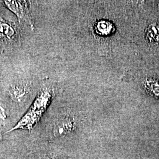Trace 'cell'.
<instances>
[{"instance_id":"9","label":"cell","mask_w":159,"mask_h":159,"mask_svg":"<svg viewBox=\"0 0 159 159\" xmlns=\"http://www.w3.org/2000/svg\"><path fill=\"white\" fill-rule=\"evenodd\" d=\"M30 159H56L54 157L49 156L48 154H37L33 156Z\"/></svg>"},{"instance_id":"10","label":"cell","mask_w":159,"mask_h":159,"mask_svg":"<svg viewBox=\"0 0 159 159\" xmlns=\"http://www.w3.org/2000/svg\"><path fill=\"white\" fill-rule=\"evenodd\" d=\"M2 140V136H1V134H0V141Z\"/></svg>"},{"instance_id":"3","label":"cell","mask_w":159,"mask_h":159,"mask_svg":"<svg viewBox=\"0 0 159 159\" xmlns=\"http://www.w3.org/2000/svg\"><path fill=\"white\" fill-rule=\"evenodd\" d=\"M75 129L74 120L69 116L62 117L56 123L53 133L56 137H63L67 136Z\"/></svg>"},{"instance_id":"1","label":"cell","mask_w":159,"mask_h":159,"mask_svg":"<svg viewBox=\"0 0 159 159\" xmlns=\"http://www.w3.org/2000/svg\"><path fill=\"white\" fill-rule=\"evenodd\" d=\"M52 97L53 91L51 89L46 88L41 90L28 111L8 132L19 129L31 130L45 113Z\"/></svg>"},{"instance_id":"5","label":"cell","mask_w":159,"mask_h":159,"mask_svg":"<svg viewBox=\"0 0 159 159\" xmlns=\"http://www.w3.org/2000/svg\"><path fill=\"white\" fill-rule=\"evenodd\" d=\"M29 89L26 85L18 84L12 87L10 90V94L12 98L16 102H21L27 95Z\"/></svg>"},{"instance_id":"4","label":"cell","mask_w":159,"mask_h":159,"mask_svg":"<svg viewBox=\"0 0 159 159\" xmlns=\"http://www.w3.org/2000/svg\"><path fill=\"white\" fill-rule=\"evenodd\" d=\"M18 37V33L16 28L0 18V40L12 41Z\"/></svg>"},{"instance_id":"7","label":"cell","mask_w":159,"mask_h":159,"mask_svg":"<svg viewBox=\"0 0 159 159\" xmlns=\"http://www.w3.org/2000/svg\"><path fill=\"white\" fill-rule=\"evenodd\" d=\"M147 37L150 42H159V25L152 24L147 30Z\"/></svg>"},{"instance_id":"8","label":"cell","mask_w":159,"mask_h":159,"mask_svg":"<svg viewBox=\"0 0 159 159\" xmlns=\"http://www.w3.org/2000/svg\"><path fill=\"white\" fill-rule=\"evenodd\" d=\"M146 86L149 91L153 93L154 96L159 97V83L148 80L146 81Z\"/></svg>"},{"instance_id":"2","label":"cell","mask_w":159,"mask_h":159,"mask_svg":"<svg viewBox=\"0 0 159 159\" xmlns=\"http://www.w3.org/2000/svg\"><path fill=\"white\" fill-rule=\"evenodd\" d=\"M6 7L16 15L20 23L24 22L34 29V24L30 11L29 1H4Z\"/></svg>"},{"instance_id":"6","label":"cell","mask_w":159,"mask_h":159,"mask_svg":"<svg viewBox=\"0 0 159 159\" xmlns=\"http://www.w3.org/2000/svg\"><path fill=\"white\" fill-rule=\"evenodd\" d=\"M96 30L97 34L102 35H108L113 30L112 24L107 21H100L97 24Z\"/></svg>"}]
</instances>
